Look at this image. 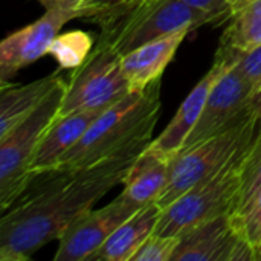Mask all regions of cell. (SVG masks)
<instances>
[{
    "label": "cell",
    "mask_w": 261,
    "mask_h": 261,
    "mask_svg": "<svg viewBox=\"0 0 261 261\" xmlns=\"http://www.w3.org/2000/svg\"><path fill=\"white\" fill-rule=\"evenodd\" d=\"M46 9H75L80 12V8L84 0H38Z\"/></svg>",
    "instance_id": "484cf974"
},
{
    "label": "cell",
    "mask_w": 261,
    "mask_h": 261,
    "mask_svg": "<svg viewBox=\"0 0 261 261\" xmlns=\"http://www.w3.org/2000/svg\"><path fill=\"white\" fill-rule=\"evenodd\" d=\"M254 93V87L234 69V66L228 69L213 86L202 115L180 151L193 148L228 128L245 115L252 113L249 110V102Z\"/></svg>",
    "instance_id": "ba28073f"
},
{
    "label": "cell",
    "mask_w": 261,
    "mask_h": 261,
    "mask_svg": "<svg viewBox=\"0 0 261 261\" xmlns=\"http://www.w3.org/2000/svg\"><path fill=\"white\" fill-rule=\"evenodd\" d=\"M261 44V0L245 2L228 20L219 49L246 54Z\"/></svg>",
    "instance_id": "ac0fdd59"
},
{
    "label": "cell",
    "mask_w": 261,
    "mask_h": 261,
    "mask_svg": "<svg viewBox=\"0 0 261 261\" xmlns=\"http://www.w3.org/2000/svg\"><path fill=\"white\" fill-rule=\"evenodd\" d=\"M258 127L260 118L248 113L210 139L177 153L170 162V179L158 205L165 208L188 190L216 176L255 138Z\"/></svg>",
    "instance_id": "277c9868"
},
{
    "label": "cell",
    "mask_w": 261,
    "mask_h": 261,
    "mask_svg": "<svg viewBox=\"0 0 261 261\" xmlns=\"http://www.w3.org/2000/svg\"><path fill=\"white\" fill-rule=\"evenodd\" d=\"M80 18L75 9H46L34 23L12 32L0 43V80L11 83L23 67L47 55L52 40L70 20Z\"/></svg>",
    "instance_id": "8fae6325"
},
{
    "label": "cell",
    "mask_w": 261,
    "mask_h": 261,
    "mask_svg": "<svg viewBox=\"0 0 261 261\" xmlns=\"http://www.w3.org/2000/svg\"><path fill=\"white\" fill-rule=\"evenodd\" d=\"M145 0H121L116 6H133V5H138V3H142ZM115 8V6H113ZM112 9V8H110ZM95 18V17H93Z\"/></svg>",
    "instance_id": "83f0119b"
},
{
    "label": "cell",
    "mask_w": 261,
    "mask_h": 261,
    "mask_svg": "<svg viewBox=\"0 0 261 261\" xmlns=\"http://www.w3.org/2000/svg\"><path fill=\"white\" fill-rule=\"evenodd\" d=\"M101 26L96 44L113 47L121 57L153 40L179 31L193 32L211 24V17L185 0H145L133 6H115L93 20Z\"/></svg>",
    "instance_id": "3957f363"
},
{
    "label": "cell",
    "mask_w": 261,
    "mask_h": 261,
    "mask_svg": "<svg viewBox=\"0 0 261 261\" xmlns=\"http://www.w3.org/2000/svg\"><path fill=\"white\" fill-rule=\"evenodd\" d=\"M139 206L121 194L99 210H90L78 217L58 239L55 261H90L113 231L132 217Z\"/></svg>",
    "instance_id": "30bf717a"
},
{
    "label": "cell",
    "mask_w": 261,
    "mask_h": 261,
    "mask_svg": "<svg viewBox=\"0 0 261 261\" xmlns=\"http://www.w3.org/2000/svg\"><path fill=\"white\" fill-rule=\"evenodd\" d=\"M151 142L142 141L89 167L37 174L43 184L3 211L0 220V260L24 261L44 245L58 240L83 214L93 210L116 185Z\"/></svg>",
    "instance_id": "6da1fadb"
},
{
    "label": "cell",
    "mask_w": 261,
    "mask_h": 261,
    "mask_svg": "<svg viewBox=\"0 0 261 261\" xmlns=\"http://www.w3.org/2000/svg\"><path fill=\"white\" fill-rule=\"evenodd\" d=\"M240 176H242L240 191L236 205L229 213L231 216H239L240 213H243L261 191V118L258 132L243 159Z\"/></svg>",
    "instance_id": "ffe728a7"
},
{
    "label": "cell",
    "mask_w": 261,
    "mask_h": 261,
    "mask_svg": "<svg viewBox=\"0 0 261 261\" xmlns=\"http://www.w3.org/2000/svg\"><path fill=\"white\" fill-rule=\"evenodd\" d=\"M255 261H261V243L260 246L257 248V251H255Z\"/></svg>",
    "instance_id": "f1b7e54d"
},
{
    "label": "cell",
    "mask_w": 261,
    "mask_h": 261,
    "mask_svg": "<svg viewBox=\"0 0 261 261\" xmlns=\"http://www.w3.org/2000/svg\"><path fill=\"white\" fill-rule=\"evenodd\" d=\"M122 57L110 46L96 44L87 60L69 76L60 115L81 110H107L130 92Z\"/></svg>",
    "instance_id": "52a82bcc"
},
{
    "label": "cell",
    "mask_w": 261,
    "mask_h": 261,
    "mask_svg": "<svg viewBox=\"0 0 261 261\" xmlns=\"http://www.w3.org/2000/svg\"><path fill=\"white\" fill-rule=\"evenodd\" d=\"M67 81H61L40 106L11 132L0 136V206L2 213L26 191L32 176L29 164L47 127L58 116Z\"/></svg>",
    "instance_id": "5b68a950"
},
{
    "label": "cell",
    "mask_w": 261,
    "mask_h": 261,
    "mask_svg": "<svg viewBox=\"0 0 261 261\" xmlns=\"http://www.w3.org/2000/svg\"><path fill=\"white\" fill-rule=\"evenodd\" d=\"M188 34V31H179L122 55V70L130 81L132 92L142 90L151 83L161 80L165 67L174 58L176 50Z\"/></svg>",
    "instance_id": "9a60e30c"
},
{
    "label": "cell",
    "mask_w": 261,
    "mask_h": 261,
    "mask_svg": "<svg viewBox=\"0 0 261 261\" xmlns=\"http://www.w3.org/2000/svg\"><path fill=\"white\" fill-rule=\"evenodd\" d=\"M161 110V80L142 90H133L104 110L83 138L63 156L54 171L89 167L138 142L153 139Z\"/></svg>",
    "instance_id": "7a4b0ae2"
},
{
    "label": "cell",
    "mask_w": 261,
    "mask_h": 261,
    "mask_svg": "<svg viewBox=\"0 0 261 261\" xmlns=\"http://www.w3.org/2000/svg\"><path fill=\"white\" fill-rule=\"evenodd\" d=\"M234 69L254 87L257 93L261 89V44L246 54H236Z\"/></svg>",
    "instance_id": "603a6c76"
},
{
    "label": "cell",
    "mask_w": 261,
    "mask_h": 261,
    "mask_svg": "<svg viewBox=\"0 0 261 261\" xmlns=\"http://www.w3.org/2000/svg\"><path fill=\"white\" fill-rule=\"evenodd\" d=\"M161 213L162 208L158 203H150L138 210L113 231L90 261H132L141 245L154 232Z\"/></svg>",
    "instance_id": "2e32d148"
},
{
    "label": "cell",
    "mask_w": 261,
    "mask_h": 261,
    "mask_svg": "<svg viewBox=\"0 0 261 261\" xmlns=\"http://www.w3.org/2000/svg\"><path fill=\"white\" fill-rule=\"evenodd\" d=\"M245 2H248V0H236V9H234V12H236V11H237V9H239V8L242 6V5H243Z\"/></svg>",
    "instance_id": "f546056e"
},
{
    "label": "cell",
    "mask_w": 261,
    "mask_h": 261,
    "mask_svg": "<svg viewBox=\"0 0 261 261\" xmlns=\"http://www.w3.org/2000/svg\"><path fill=\"white\" fill-rule=\"evenodd\" d=\"M92 34L86 31H69L58 34L47 50V55L54 57L60 69H76L80 67L95 47Z\"/></svg>",
    "instance_id": "d6986e66"
},
{
    "label": "cell",
    "mask_w": 261,
    "mask_h": 261,
    "mask_svg": "<svg viewBox=\"0 0 261 261\" xmlns=\"http://www.w3.org/2000/svg\"><path fill=\"white\" fill-rule=\"evenodd\" d=\"M188 5L203 11L211 17L213 26L226 23L236 9V0H185Z\"/></svg>",
    "instance_id": "cb8c5ba5"
},
{
    "label": "cell",
    "mask_w": 261,
    "mask_h": 261,
    "mask_svg": "<svg viewBox=\"0 0 261 261\" xmlns=\"http://www.w3.org/2000/svg\"><path fill=\"white\" fill-rule=\"evenodd\" d=\"M171 159L153 150L150 144L141 151L122 180L121 196L142 208L158 203L170 179Z\"/></svg>",
    "instance_id": "5bb4252c"
},
{
    "label": "cell",
    "mask_w": 261,
    "mask_h": 261,
    "mask_svg": "<svg viewBox=\"0 0 261 261\" xmlns=\"http://www.w3.org/2000/svg\"><path fill=\"white\" fill-rule=\"evenodd\" d=\"M234 64H236V54L217 49L213 67L190 92V95L180 104L171 122L167 125V128L156 139H151L150 147L153 150L165 154L170 159H173L180 151L187 138L190 136V133L193 132L194 125L197 124L202 115L203 106L208 99L213 86Z\"/></svg>",
    "instance_id": "7c38bea8"
},
{
    "label": "cell",
    "mask_w": 261,
    "mask_h": 261,
    "mask_svg": "<svg viewBox=\"0 0 261 261\" xmlns=\"http://www.w3.org/2000/svg\"><path fill=\"white\" fill-rule=\"evenodd\" d=\"M249 110L255 115L261 118V89L251 98V102H249Z\"/></svg>",
    "instance_id": "4316f807"
},
{
    "label": "cell",
    "mask_w": 261,
    "mask_h": 261,
    "mask_svg": "<svg viewBox=\"0 0 261 261\" xmlns=\"http://www.w3.org/2000/svg\"><path fill=\"white\" fill-rule=\"evenodd\" d=\"M104 110H81L60 115L44 132L29 164L31 176L54 171L63 156L83 138L92 122Z\"/></svg>",
    "instance_id": "4fadbf2b"
},
{
    "label": "cell",
    "mask_w": 261,
    "mask_h": 261,
    "mask_svg": "<svg viewBox=\"0 0 261 261\" xmlns=\"http://www.w3.org/2000/svg\"><path fill=\"white\" fill-rule=\"evenodd\" d=\"M231 219L240 236L257 251L261 243V191L243 213L231 216Z\"/></svg>",
    "instance_id": "44dd1931"
},
{
    "label": "cell",
    "mask_w": 261,
    "mask_h": 261,
    "mask_svg": "<svg viewBox=\"0 0 261 261\" xmlns=\"http://www.w3.org/2000/svg\"><path fill=\"white\" fill-rule=\"evenodd\" d=\"M171 261H255V251L223 214L179 234Z\"/></svg>",
    "instance_id": "9c48e42d"
},
{
    "label": "cell",
    "mask_w": 261,
    "mask_h": 261,
    "mask_svg": "<svg viewBox=\"0 0 261 261\" xmlns=\"http://www.w3.org/2000/svg\"><path fill=\"white\" fill-rule=\"evenodd\" d=\"M179 243V236L151 234L135 252L132 261H171Z\"/></svg>",
    "instance_id": "7402d4cb"
},
{
    "label": "cell",
    "mask_w": 261,
    "mask_h": 261,
    "mask_svg": "<svg viewBox=\"0 0 261 261\" xmlns=\"http://www.w3.org/2000/svg\"><path fill=\"white\" fill-rule=\"evenodd\" d=\"M61 81L63 78L58 75V72H54L29 84H2L0 136H5L20 121L29 116Z\"/></svg>",
    "instance_id": "e0dca14e"
},
{
    "label": "cell",
    "mask_w": 261,
    "mask_h": 261,
    "mask_svg": "<svg viewBox=\"0 0 261 261\" xmlns=\"http://www.w3.org/2000/svg\"><path fill=\"white\" fill-rule=\"evenodd\" d=\"M121 0H84L80 8V18L92 21L98 14L116 6Z\"/></svg>",
    "instance_id": "d4e9b609"
},
{
    "label": "cell",
    "mask_w": 261,
    "mask_h": 261,
    "mask_svg": "<svg viewBox=\"0 0 261 261\" xmlns=\"http://www.w3.org/2000/svg\"><path fill=\"white\" fill-rule=\"evenodd\" d=\"M252 141L245 145L216 176L196 185L162 208L154 234L179 236L206 220L229 214L240 191L242 164Z\"/></svg>",
    "instance_id": "8992f818"
}]
</instances>
